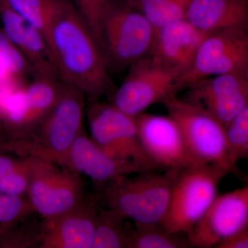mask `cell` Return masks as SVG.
<instances>
[{
	"instance_id": "1",
	"label": "cell",
	"mask_w": 248,
	"mask_h": 248,
	"mask_svg": "<svg viewBox=\"0 0 248 248\" xmlns=\"http://www.w3.org/2000/svg\"><path fill=\"white\" fill-rule=\"evenodd\" d=\"M48 45L60 81L91 102L115 91L102 49L71 3L59 0L49 24Z\"/></svg>"
},
{
	"instance_id": "2",
	"label": "cell",
	"mask_w": 248,
	"mask_h": 248,
	"mask_svg": "<svg viewBox=\"0 0 248 248\" xmlns=\"http://www.w3.org/2000/svg\"><path fill=\"white\" fill-rule=\"evenodd\" d=\"M85 98L76 86L61 81L58 99L45 120L27 138L2 142L0 151L62 166L75 140L84 130Z\"/></svg>"
},
{
	"instance_id": "3",
	"label": "cell",
	"mask_w": 248,
	"mask_h": 248,
	"mask_svg": "<svg viewBox=\"0 0 248 248\" xmlns=\"http://www.w3.org/2000/svg\"><path fill=\"white\" fill-rule=\"evenodd\" d=\"M228 174L210 164L192 165L178 172L160 226L169 232L187 236L217 197L218 185Z\"/></svg>"
},
{
	"instance_id": "4",
	"label": "cell",
	"mask_w": 248,
	"mask_h": 248,
	"mask_svg": "<svg viewBox=\"0 0 248 248\" xmlns=\"http://www.w3.org/2000/svg\"><path fill=\"white\" fill-rule=\"evenodd\" d=\"M155 33L151 22L126 0H109L101 37L109 68L122 71L149 55Z\"/></svg>"
},
{
	"instance_id": "5",
	"label": "cell",
	"mask_w": 248,
	"mask_h": 248,
	"mask_svg": "<svg viewBox=\"0 0 248 248\" xmlns=\"http://www.w3.org/2000/svg\"><path fill=\"white\" fill-rule=\"evenodd\" d=\"M133 179L120 176L102 189L109 209L135 223H157L167 211L177 172L139 173Z\"/></svg>"
},
{
	"instance_id": "6",
	"label": "cell",
	"mask_w": 248,
	"mask_h": 248,
	"mask_svg": "<svg viewBox=\"0 0 248 248\" xmlns=\"http://www.w3.org/2000/svg\"><path fill=\"white\" fill-rule=\"evenodd\" d=\"M168 115L177 123L195 164H210L239 175L227 149L224 127L211 116L182 99L162 102Z\"/></svg>"
},
{
	"instance_id": "7",
	"label": "cell",
	"mask_w": 248,
	"mask_h": 248,
	"mask_svg": "<svg viewBox=\"0 0 248 248\" xmlns=\"http://www.w3.org/2000/svg\"><path fill=\"white\" fill-rule=\"evenodd\" d=\"M34 78L29 84L0 91V115L9 140L29 136L45 120L58 99L60 79Z\"/></svg>"
},
{
	"instance_id": "8",
	"label": "cell",
	"mask_w": 248,
	"mask_h": 248,
	"mask_svg": "<svg viewBox=\"0 0 248 248\" xmlns=\"http://www.w3.org/2000/svg\"><path fill=\"white\" fill-rule=\"evenodd\" d=\"M91 102L87 117L93 141L112 157L143 172L157 170L142 150L135 117L122 112L111 103Z\"/></svg>"
},
{
	"instance_id": "9",
	"label": "cell",
	"mask_w": 248,
	"mask_h": 248,
	"mask_svg": "<svg viewBox=\"0 0 248 248\" xmlns=\"http://www.w3.org/2000/svg\"><path fill=\"white\" fill-rule=\"evenodd\" d=\"M222 75L248 76V32L227 29L207 35L190 68L178 79V90L180 92L199 80Z\"/></svg>"
},
{
	"instance_id": "10",
	"label": "cell",
	"mask_w": 248,
	"mask_h": 248,
	"mask_svg": "<svg viewBox=\"0 0 248 248\" xmlns=\"http://www.w3.org/2000/svg\"><path fill=\"white\" fill-rule=\"evenodd\" d=\"M33 159L27 194L35 213L43 219H49L78 208L84 202V184L79 174Z\"/></svg>"
},
{
	"instance_id": "11",
	"label": "cell",
	"mask_w": 248,
	"mask_h": 248,
	"mask_svg": "<svg viewBox=\"0 0 248 248\" xmlns=\"http://www.w3.org/2000/svg\"><path fill=\"white\" fill-rule=\"evenodd\" d=\"M179 76L150 55L129 67L125 80L112 94V105L136 117L155 103L177 97Z\"/></svg>"
},
{
	"instance_id": "12",
	"label": "cell",
	"mask_w": 248,
	"mask_h": 248,
	"mask_svg": "<svg viewBox=\"0 0 248 248\" xmlns=\"http://www.w3.org/2000/svg\"><path fill=\"white\" fill-rule=\"evenodd\" d=\"M139 140L147 157L157 170L178 172L195 165L182 132L169 115H137Z\"/></svg>"
},
{
	"instance_id": "13",
	"label": "cell",
	"mask_w": 248,
	"mask_h": 248,
	"mask_svg": "<svg viewBox=\"0 0 248 248\" xmlns=\"http://www.w3.org/2000/svg\"><path fill=\"white\" fill-rule=\"evenodd\" d=\"M226 127L248 107V76L222 75L196 81L182 99Z\"/></svg>"
},
{
	"instance_id": "14",
	"label": "cell",
	"mask_w": 248,
	"mask_h": 248,
	"mask_svg": "<svg viewBox=\"0 0 248 248\" xmlns=\"http://www.w3.org/2000/svg\"><path fill=\"white\" fill-rule=\"evenodd\" d=\"M248 227V186L217 195L203 216L187 235L193 248H215Z\"/></svg>"
},
{
	"instance_id": "15",
	"label": "cell",
	"mask_w": 248,
	"mask_h": 248,
	"mask_svg": "<svg viewBox=\"0 0 248 248\" xmlns=\"http://www.w3.org/2000/svg\"><path fill=\"white\" fill-rule=\"evenodd\" d=\"M208 35L186 19L169 23L155 29L149 55L160 65L177 74L179 79L190 68L197 49Z\"/></svg>"
},
{
	"instance_id": "16",
	"label": "cell",
	"mask_w": 248,
	"mask_h": 248,
	"mask_svg": "<svg viewBox=\"0 0 248 248\" xmlns=\"http://www.w3.org/2000/svg\"><path fill=\"white\" fill-rule=\"evenodd\" d=\"M98 208L93 200L40 224L39 248H91Z\"/></svg>"
},
{
	"instance_id": "17",
	"label": "cell",
	"mask_w": 248,
	"mask_h": 248,
	"mask_svg": "<svg viewBox=\"0 0 248 248\" xmlns=\"http://www.w3.org/2000/svg\"><path fill=\"white\" fill-rule=\"evenodd\" d=\"M3 32L27 60L34 78H59L55 62L45 37L0 0Z\"/></svg>"
},
{
	"instance_id": "18",
	"label": "cell",
	"mask_w": 248,
	"mask_h": 248,
	"mask_svg": "<svg viewBox=\"0 0 248 248\" xmlns=\"http://www.w3.org/2000/svg\"><path fill=\"white\" fill-rule=\"evenodd\" d=\"M62 167L85 174L102 190L116 177L144 172L107 154L87 136L84 130L75 140Z\"/></svg>"
},
{
	"instance_id": "19",
	"label": "cell",
	"mask_w": 248,
	"mask_h": 248,
	"mask_svg": "<svg viewBox=\"0 0 248 248\" xmlns=\"http://www.w3.org/2000/svg\"><path fill=\"white\" fill-rule=\"evenodd\" d=\"M185 19L206 33L227 29L248 32V0H192Z\"/></svg>"
},
{
	"instance_id": "20",
	"label": "cell",
	"mask_w": 248,
	"mask_h": 248,
	"mask_svg": "<svg viewBox=\"0 0 248 248\" xmlns=\"http://www.w3.org/2000/svg\"><path fill=\"white\" fill-rule=\"evenodd\" d=\"M190 241L169 232L157 223H135L128 228L127 248H192Z\"/></svg>"
},
{
	"instance_id": "21",
	"label": "cell",
	"mask_w": 248,
	"mask_h": 248,
	"mask_svg": "<svg viewBox=\"0 0 248 248\" xmlns=\"http://www.w3.org/2000/svg\"><path fill=\"white\" fill-rule=\"evenodd\" d=\"M125 219L115 210L98 209L91 248H127L128 227Z\"/></svg>"
},
{
	"instance_id": "22",
	"label": "cell",
	"mask_w": 248,
	"mask_h": 248,
	"mask_svg": "<svg viewBox=\"0 0 248 248\" xmlns=\"http://www.w3.org/2000/svg\"><path fill=\"white\" fill-rule=\"evenodd\" d=\"M192 0H126L132 7L140 11L155 29L169 23L185 19Z\"/></svg>"
},
{
	"instance_id": "23",
	"label": "cell",
	"mask_w": 248,
	"mask_h": 248,
	"mask_svg": "<svg viewBox=\"0 0 248 248\" xmlns=\"http://www.w3.org/2000/svg\"><path fill=\"white\" fill-rule=\"evenodd\" d=\"M16 14L30 23L48 44L49 24L59 0H4Z\"/></svg>"
},
{
	"instance_id": "24",
	"label": "cell",
	"mask_w": 248,
	"mask_h": 248,
	"mask_svg": "<svg viewBox=\"0 0 248 248\" xmlns=\"http://www.w3.org/2000/svg\"><path fill=\"white\" fill-rule=\"evenodd\" d=\"M224 130L230 159L236 165L248 156V107L235 116Z\"/></svg>"
},
{
	"instance_id": "25",
	"label": "cell",
	"mask_w": 248,
	"mask_h": 248,
	"mask_svg": "<svg viewBox=\"0 0 248 248\" xmlns=\"http://www.w3.org/2000/svg\"><path fill=\"white\" fill-rule=\"evenodd\" d=\"M35 213L29 201L22 196L0 194V228L9 230Z\"/></svg>"
},
{
	"instance_id": "26",
	"label": "cell",
	"mask_w": 248,
	"mask_h": 248,
	"mask_svg": "<svg viewBox=\"0 0 248 248\" xmlns=\"http://www.w3.org/2000/svg\"><path fill=\"white\" fill-rule=\"evenodd\" d=\"M74 6L102 48L103 17L109 0H67ZM103 51V50H102Z\"/></svg>"
},
{
	"instance_id": "27",
	"label": "cell",
	"mask_w": 248,
	"mask_h": 248,
	"mask_svg": "<svg viewBox=\"0 0 248 248\" xmlns=\"http://www.w3.org/2000/svg\"><path fill=\"white\" fill-rule=\"evenodd\" d=\"M33 160L32 157H24V161L19 168L4 177H0V194L22 196L27 193Z\"/></svg>"
},
{
	"instance_id": "28",
	"label": "cell",
	"mask_w": 248,
	"mask_h": 248,
	"mask_svg": "<svg viewBox=\"0 0 248 248\" xmlns=\"http://www.w3.org/2000/svg\"><path fill=\"white\" fill-rule=\"evenodd\" d=\"M35 223L17 231H6L0 236V248H39L40 224Z\"/></svg>"
},
{
	"instance_id": "29",
	"label": "cell",
	"mask_w": 248,
	"mask_h": 248,
	"mask_svg": "<svg viewBox=\"0 0 248 248\" xmlns=\"http://www.w3.org/2000/svg\"><path fill=\"white\" fill-rule=\"evenodd\" d=\"M0 58L7 63L11 71L21 79L25 80L27 74H31L27 60L3 31H0Z\"/></svg>"
},
{
	"instance_id": "30",
	"label": "cell",
	"mask_w": 248,
	"mask_h": 248,
	"mask_svg": "<svg viewBox=\"0 0 248 248\" xmlns=\"http://www.w3.org/2000/svg\"><path fill=\"white\" fill-rule=\"evenodd\" d=\"M248 227L230 235L220 241L215 248H248Z\"/></svg>"
},
{
	"instance_id": "31",
	"label": "cell",
	"mask_w": 248,
	"mask_h": 248,
	"mask_svg": "<svg viewBox=\"0 0 248 248\" xmlns=\"http://www.w3.org/2000/svg\"><path fill=\"white\" fill-rule=\"evenodd\" d=\"M24 157L16 159L0 154V177H4L17 169L22 165Z\"/></svg>"
},
{
	"instance_id": "32",
	"label": "cell",
	"mask_w": 248,
	"mask_h": 248,
	"mask_svg": "<svg viewBox=\"0 0 248 248\" xmlns=\"http://www.w3.org/2000/svg\"><path fill=\"white\" fill-rule=\"evenodd\" d=\"M4 132V125H3L2 120H1V115H0V145L2 143V141H1V136H2V134Z\"/></svg>"
},
{
	"instance_id": "33",
	"label": "cell",
	"mask_w": 248,
	"mask_h": 248,
	"mask_svg": "<svg viewBox=\"0 0 248 248\" xmlns=\"http://www.w3.org/2000/svg\"><path fill=\"white\" fill-rule=\"evenodd\" d=\"M6 231H7V230L1 229V228H0V236H1L3 234H4Z\"/></svg>"
}]
</instances>
